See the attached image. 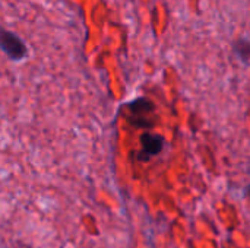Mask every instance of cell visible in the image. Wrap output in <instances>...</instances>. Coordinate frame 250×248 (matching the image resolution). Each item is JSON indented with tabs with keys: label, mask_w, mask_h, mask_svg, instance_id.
I'll list each match as a JSON object with an SVG mask.
<instances>
[{
	"label": "cell",
	"mask_w": 250,
	"mask_h": 248,
	"mask_svg": "<svg viewBox=\"0 0 250 248\" xmlns=\"http://www.w3.org/2000/svg\"><path fill=\"white\" fill-rule=\"evenodd\" d=\"M0 45L3 53L13 61H21L28 57V47L22 38L15 32L3 29L0 35Z\"/></svg>",
	"instance_id": "1"
},
{
	"label": "cell",
	"mask_w": 250,
	"mask_h": 248,
	"mask_svg": "<svg viewBox=\"0 0 250 248\" xmlns=\"http://www.w3.org/2000/svg\"><path fill=\"white\" fill-rule=\"evenodd\" d=\"M129 111L132 113V117L129 121L141 129H149L152 126V121L148 120V115L154 111V104L148 98H136L130 104H127Z\"/></svg>",
	"instance_id": "2"
},
{
	"label": "cell",
	"mask_w": 250,
	"mask_h": 248,
	"mask_svg": "<svg viewBox=\"0 0 250 248\" xmlns=\"http://www.w3.org/2000/svg\"><path fill=\"white\" fill-rule=\"evenodd\" d=\"M141 145H142V152H139V159L141 161H148L151 156L158 155L163 152L166 140L163 136L155 134V133H144L141 136Z\"/></svg>",
	"instance_id": "3"
},
{
	"label": "cell",
	"mask_w": 250,
	"mask_h": 248,
	"mask_svg": "<svg viewBox=\"0 0 250 248\" xmlns=\"http://www.w3.org/2000/svg\"><path fill=\"white\" fill-rule=\"evenodd\" d=\"M233 51L236 54V57L243 61V63H249L250 61V41L246 38H237L233 42Z\"/></svg>",
	"instance_id": "4"
},
{
	"label": "cell",
	"mask_w": 250,
	"mask_h": 248,
	"mask_svg": "<svg viewBox=\"0 0 250 248\" xmlns=\"http://www.w3.org/2000/svg\"><path fill=\"white\" fill-rule=\"evenodd\" d=\"M246 193H248V197H250V186H248V189H246Z\"/></svg>",
	"instance_id": "5"
}]
</instances>
